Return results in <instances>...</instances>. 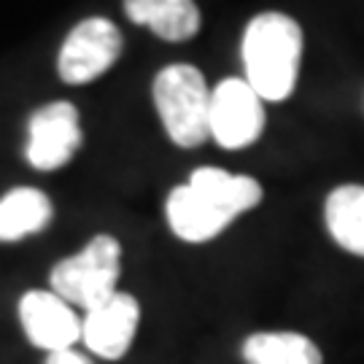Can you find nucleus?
Here are the masks:
<instances>
[{
    "label": "nucleus",
    "instance_id": "nucleus-9",
    "mask_svg": "<svg viewBox=\"0 0 364 364\" xmlns=\"http://www.w3.org/2000/svg\"><path fill=\"white\" fill-rule=\"evenodd\" d=\"M141 324V305L127 291H117L114 297L87 311L81 318V340L100 359H122L130 351L132 340Z\"/></svg>",
    "mask_w": 364,
    "mask_h": 364
},
{
    "label": "nucleus",
    "instance_id": "nucleus-7",
    "mask_svg": "<svg viewBox=\"0 0 364 364\" xmlns=\"http://www.w3.org/2000/svg\"><path fill=\"white\" fill-rule=\"evenodd\" d=\"M27 162L41 173L60 170L81 149L84 132L78 124V108L68 100L41 105L27 122Z\"/></svg>",
    "mask_w": 364,
    "mask_h": 364
},
{
    "label": "nucleus",
    "instance_id": "nucleus-3",
    "mask_svg": "<svg viewBox=\"0 0 364 364\" xmlns=\"http://www.w3.org/2000/svg\"><path fill=\"white\" fill-rule=\"evenodd\" d=\"M151 97L168 138L181 149H197L210 138V90L195 65H168L154 76Z\"/></svg>",
    "mask_w": 364,
    "mask_h": 364
},
{
    "label": "nucleus",
    "instance_id": "nucleus-5",
    "mask_svg": "<svg viewBox=\"0 0 364 364\" xmlns=\"http://www.w3.org/2000/svg\"><path fill=\"white\" fill-rule=\"evenodd\" d=\"M124 49L119 27L105 16H90L65 36L57 54V73L70 87L90 84L117 65Z\"/></svg>",
    "mask_w": 364,
    "mask_h": 364
},
{
    "label": "nucleus",
    "instance_id": "nucleus-14",
    "mask_svg": "<svg viewBox=\"0 0 364 364\" xmlns=\"http://www.w3.org/2000/svg\"><path fill=\"white\" fill-rule=\"evenodd\" d=\"M46 364H92L84 353H78V351H63V353H52L49 359H46Z\"/></svg>",
    "mask_w": 364,
    "mask_h": 364
},
{
    "label": "nucleus",
    "instance_id": "nucleus-11",
    "mask_svg": "<svg viewBox=\"0 0 364 364\" xmlns=\"http://www.w3.org/2000/svg\"><path fill=\"white\" fill-rule=\"evenodd\" d=\"M54 219V205L36 186H16L0 197V243H16L43 232Z\"/></svg>",
    "mask_w": 364,
    "mask_h": 364
},
{
    "label": "nucleus",
    "instance_id": "nucleus-1",
    "mask_svg": "<svg viewBox=\"0 0 364 364\" xmlns=\"http://www.w3.org/2000/svg\"><path fill=\"white\" fill-rule=\"evenodd\" d=\"M262 186L251 176H232L219 168L192 170L189 181L168 195L165 216L176 237L186 243H208L230 221L262 203Z\"/></svg>",
    "mask_w": 364,
    "mask_h": 364
},
{
    "label": "nucleus",
    "instance_id": "nucleus-2",
    "mask_svg": "<svg viewBox=\"0 0 364 364\" xmlns=\"http://www.w3.org/2000/svg\"><path fill=\"white\" fill-rule=\"evenodd\" d=\"M302 46V27L289 14L264 11L248 22L240 43L243 78L264 103H281L294 92Z\"/></svg>",
    "mask_w": 364,
    "mask_h": 364
},
{
    "label": "nucleus",
    "instance_id": "nucleus-12",
    "mask_svg": "<svg viewBox=\"0 0 364 364\" xmlns=\"http://www.w3.org/2000/svg\"><path fill=\"white\" fill-rule=\"evenodd\" d=\"M324 221L343 251L364 257V186L343 183L326 197Z\"/></svg>",
    "mask_w": 364,
    "mask_h": 364
},
{
    "label": "nucleus",
    "instance_id": "nucleus-13",
    "mask_svg": "<svg viewBox=\"0 0 364 364\" xmlns=\"http://www.w3.org/2000/svg\"><path fill=\"white\" fill-rule=\"evenodd\" d=\"M246 364H324L311 338L299 332H254L243 343Z\"/></svg>",
    "mask_w": 364,
    "mask_h": 364
},
{
    "label": "nucleus",
    "instance_id": "nucleus-8",
    "mask_svg": "<svg viewBox=\"0 0 364 364\" xmlns=\"http://www.w3.org/2000/svg\"><path fill=\"white\" fill-rule=\"evenodd\" d=\"M19 324L25 329V338L49 356L70 351L73 343L81 340V318L73 305L43 289H30L22 294Z\"/></svg>",
    "mask_w": 364,
    "mask_h": 364
},
{
    "label": "nucleus",
    "instance_id": "nucleus-4",
    "mask_svg": "<svg viewBox=\"0 0 364 364\" xmlns=\"http://www.w3.org/2000/svg\"><path fill=\"white\" fill-rule=\"evenodd\" d=\"M122 273V246L114 235L92 237L81 254L57 262L49 273V287L68 305L87 313L117 294Z\"/></svg>",
    "mask_w": 364,
    "mask_h": 364
},
{
    "label": "nucleus",
    "instance_id": "nucleus-10",
    "mask_svg": "<svg viewBox=\"0 0 364 364\" xmlns=\"http://www.w3.org/2000/svg\"><path fill=\"white\" fill-rule=\"evenodd\" d=\"M124 14L135 25H144L156 38L181 43L195 38L203 25V14L192 0H127Z\"/></svg>",
    "mask_w": 364,
    "mask_h": 364
},
{
    "label": "nucleus",
    "instance_id": "nucleus-6",
    "mask_svg": "<svg viewBox=\"0 0 364 364\" xmlns=\"http://www.w3.org/2000/svg\"><path fill=\"white\" fill-rule=\"evenodd\" d=\"M208 124L210 138L227 151L254 146L267 124L264 100L248 87L246 78H224L210 90Z\"/></svg>",
    "mask_w": 364,
    "mask_h": 364
}]
</instances>
